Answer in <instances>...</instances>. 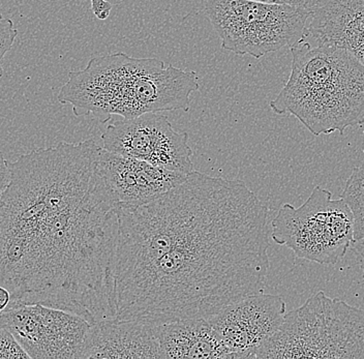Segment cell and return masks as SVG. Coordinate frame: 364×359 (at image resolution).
<instances>
[{
    "label": "cell",
    "mask_w": 364,
    "mask_h": 359,
    "mask_svg": "<svg viewBox=\"0 0 364 359\" xmlns=\"http://www.w3.org/2000/svg\"><path fill=\"white\" fill-rule=\"evenodd\" d=\"M268 236L267 208L237 179L193 171L154 199L119 204L115 318L209 319L262 292Z\"/></svg>",
    "instance_id": "6da1fadb"
},
{
    "label": "cell",
    "mask_w": 364,
    "mask_h": 359,
    "mask_svg": "<svg viewBox=\"0 0 364 359\" xmlns=\"http://www.w3.org/2000/svg\"><path fill=\"white\" fill-rule=\"evenodd\" d=\"M95 140L60 142L8 162L0 198V286L8 306L40 304L90 324L116 317L118 204Z\"/></svg>",
    "instance_id": "7a4b0ae2"
},
{
    "label": "cell",
    "mask_w": 364,
    "mask_h": 359,
    "mask_svg": "<svg viewBox=\"0 0 364 359\" xmlns=\"http://www.w3.org/2000/svg\"><path fill=\"white\" fill-rule=\"evenodd\" d=\"M199 88L195 70L119 52L91 58L85 69L70 72L57 100L72 105L78 117L92 115L105 124L112 115L132 119L145 113L188 111L191 95Z\"/></svg>",
    "instance_id": "3957f363"
},
{
    "label": "cell",
    "mask_w": 364,
    "mask_h": 359,
    "mask_svg": "<svg viewBox=\"0 0 364 359\" xmlns=\"http://www.w3.org/2000/svg\"><path fill=\"white\" fill-rule=\"evenodd\" d=\"M290 49V77L269 103L273 112L294 116L315 136L363 124V63L343 48L307 40Z\"/></svg>",
    "instance_id": "277c9868"
},
{
    "label": "cell",
    "mask_w": 364,
    "mask_h": 359,
    "mask_svg": "<svg viewBox=\"0 0 364 359\" xmlns=\"http://www.w3.org/2000/svg\"><path fill=\"white\" fill-rule=\"evenodd\" d=\"M255 358L364 359V311L320 291L286 313Z\"/></svg>",
    "instance_id": "5b68a950"
},
{
    "label": "cell",
    "mask_w": 364,
    "mask_h": 359,
    "mask_svg": "<svg viewBox=\"0 0 364 359\" xmlns=\"http://www.w3.org/2000/svg\"><path fill=\"white\" fill-rule=\"evenodd\" d=\"M205 13L223 49L260 59L306 40L311 11L258 0H206Z\"/></svg>",
    "instance_id": "8992f818"
},
{
    "label": "cell",
    "mask_w": 364,
    "mask_h": 359,
    "mask_svg": "<svg viewBox=\"0 0 364 359\" xmlns=\"http://www.w3.org/2000/svg\"><path fill=\"white\" fill-rule=\"evenodd\" d=\"M272 237L297 258L334 265L354 242V217L341 198L333 200L329 191L317 186L299 208L282 206L272 220Z\"/></svg>",
    "instance_id": "52a82bcc"
},
{
    "label": "cell",
    "mask_w": 364,
    "mask_h": 359,
    "mask_svg": "<svg viewBox=\"0 0 364 359\" xmlns=\"http://www.w3.org/2000/svg\"><path fill=\"white\" fill-rule=\"evenodd\" d=\"M90 325L78 315L40 304L6 306L0 312V326L34 359L82 358Z\"/></svg>",
    "instance_id": "ba28073f"
},
{
    "label": "cell",
    "mask_w": 364,
    "mask_h": 359,
    "mask_svg": "<svg viewBox=\"0 0 364 359\" xmlns=\"http://www.w3.org/2000/svg\"><path fill=\"white\" fill-rule=\"evenodd\" d=\"M102 149L113 154L178 173L195 171L188 133L176 131L159 112L113 122L102 133Z\"/></svg>",
    "instance_id": "9c48e42d"
},
{
    "label": "cell",
    "mask_w": 364,
    "mask_h": 359,
    "mask_svg": "<svg viewBox=\"0 0 364 359\" xmlns=\"http://www.w3.org/2000/svg\"><path fill=\"white\" fill-rule=\"evenodd\" d=\"M286 313L281 296L262 291L228 304L207 320L232 358H255L257 350L283 323Z\"/></svg>",
    "instance_id": "30bf717a"
},
{
    "label": "cell",
    "mask_w": 364,
    "mask_h": 359,
    "mask_svg": "<svg viewBox=\"0 0 364 359\" xmlns=\"http://www.w3.org/2000/svg\"><path fill=\"white\" fill-rule=\"evenodd\" d=\"M107 188L119 204L143 203L181 185L188 175L101 149L97 160Z\"/></svg>",
    "instance_id": "8fae6325"
},
{
    "label": "cell",
    "mask_w": 364,
    "mask_h": 359,
    "mask_svg": "<svg viewBox=\"0 0 364 359\" xmlns=\"http://www.w3.org/2000/svg\"><path fill=\"white\" fill-rule=\"evenodd\" d=\"M82 358L161 359L159 325L117 318L95 322Z\"/></svg>",
    "instance_id": "7c38bea8"
},
{
    "label": "cell",
    "mask_w": 364,
    "mask_h": 359,
    "mask_svg": "<svg viewBox=\"0 0 364 359\" xmlns=\"http://www.w3.org/2000/svg\"><path fill=\"white\" fill-rule=\"evenodd\" d=\"M309 20L307 38L343 48L364 65V0H321Z\"/></svg>",
    "instance_id": "4fadbf2b"
},
{
    "label": "cell",
    "mask_w": 364,
    "mask_h": 359,
    "mask_svg": "<svg viewBox=\"0 0 364 359\" xmlns=\"http://www.w3.org/2000/svg\"><path fill=\"white\" fill-rule=\"evenodd\" d=\"M159 342L161 359L232 358L207 319L159 325Z\"/></svg>",
    "instance_id": "5bb4252c"
},
{
    "label": "cell",
    "mask_w": 364,
    "mask_h": 359,
    "mask_svg": "<svg viewBox=\"0 0 364 359\" xmlns=\"http://www.w3.org/2000/svg\"><path fill=\"white\" fill-rule=\"evenodd\" d=\"M341 199L348 204L354 217V242L364 240V163L350 175Z\"/></svg>",
    "instance_id": "9a60e30c"
},
{
    "label": "cell",
    "mask_w": 364,
    "mask_h": 359,
    "mask_svg": "<svg viewBox=\"0 0 364 359\" xmlns=\"http://www.w3.org/2000/svg\"><path fill=\"white\" fill-rule=\"evenodd\" d=\"M15 336L4 326H0V359H29Z\"/></svg>",
    "instance_id": "2e32d148"
},
{
    "label": "cell",
    "mask_w": 364,
    "mask_h": 359,
    "mask_svg": "<svg viewBox=\"0 0 364 359\" xmlns=\"http://www.w3.org/2000/svg\"><path fill=\"white\" fill-rule=\"evenodd\" d=\"M18 36V29L11 19H6L0 12V78L4 76V56L13 47L16 38Z\"/></svg>",
    "instance_id": "e0dca14e"
},
{
    "label": "cell",
    "mask_w": 364,
    "mask_h": 359,
    "mask_svg": "<svg viewBox=\"0 0 364 359\" xmlns=\"http://www.w3.org/2000/svg\"><path fill=\"white\" fill-rule=\"evenodd\" d=\"M91 11L99 20H107L110 16L113 4L108 0H90Z\"/></svg>",
    "instance_id": "ac0fdd59"
},
{
    "label": "cell",
    "mask_w": 364,
    "mask_h": 359,
    "mask_svg": "<svg viewBox=\"0 0 364 359\" xmlns=\"http://www.w3.org/2000/svg\"><path fill=\"white\" fill-rule=\"evenodd\" d=\"M11 181V170L8 161L4 159V154L0 151V198L6 192Z\"/></svg>",
    "instance_id": "d6986e66"
},
{
    "label": "cell",
    "mask_w": 364,
    "mask_h": 359,
    "mask_svg": "<svg viewBox=\"0 0 364 359\" xmlns=\"http://www.w3.org/2000/svg\"><path fill=\"white\" fill-rule=\"evenodd\" d=\"M258 1L272 2V4H284L290 6H299L313 11L318 6L321 0H258Z\"/></svg>",
    "instance_id": "ffe728a7"
},
{
    "label": "cell",
    "mask_w": 364,
    "mask_h": 359,
    "mask_svg": "<svg viewBox=\"0 0 364 359\" xmlns=\"http://www.w3.org/2000/svg\"><path fill=\"white\" fill-rule=\"evenodd\" d=\"M353 249L356 252L357 256L359 258V263L363 268V278H364V240H357L352 244Z\"/></svg>",
    "instance_id": "44dd1931"
},
{
    "label": "cell",
    "mask_w": 364,
    "mask_h": 359,
    "mask_svg": "<svg viewBox=\"0 0 364 359\" xmlns=\"http://www.w3.org/2000/svg\"><path fill=\"white\" fill-rule=\"evenodd\" d=\"M11 301L10 292L6 288L0 286V312L9 306Z\"/></svg>",
    "instance_id": "7402d4cb"
}]
</instances>
